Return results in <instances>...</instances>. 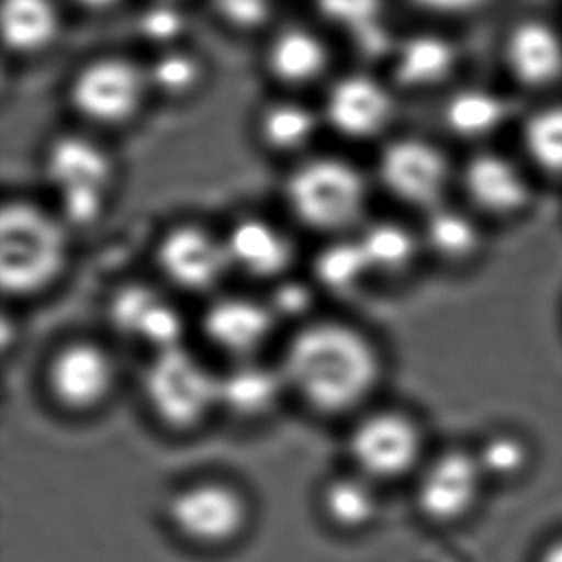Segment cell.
Listing matches in <instances>:
<instances>
[{"label": "cell", "instance_id": "19", "mask_svg": "<svg viewBox=\"0 0 562 562\" xmlns=\"http://www.w3.org/2000/svg\"><path fill=\"white\" fill-rule=\"evenodd\" d=\"M369 279L373 273L356 235L327 238L313 258L312 281L327 294L351 296Z\"/></svg>", "mask_w": 562, "mask_h": 562}, {"label": "cell", "instance_id": "11", "mask_svg": "<svg viewBox=\"0 0 562 562\" xmlns=\"http://www.w3.org/2000/svg\"><path fill=\"white\" fill-rule=\"evenodd\" d=\"M279 325L266 297L240 292L213 294L200 315L205 342L231 363L259 358Z\"/></svg>", "mask_w": 562, "mask_h": 562}, {"label": "cell", "instance_id": "8", "mask_svg": "<svg viewBox=\"0 0 562 562\" xmlns=\"http://www.w3.org/2000/svg\"><path fill=\"white\" fill-rule=\"evenodd\" d=\"M148 92V76L122 58L87 64L69 85L71 110L89 127L117 130L137 117Z\"/></svg>", "mask_w": 562, "mask_h": 562}, {"label": "cell", "instance_id": "32", "mask_svg": "<svg viewBox=\"0 0 562 562\" xmlns=\"http://www.w3.org/2000/svg\"><path fill=\"white\" fill-rule=\"evenodd\" d=\"M480 469L497 476H510L525 464V448L510 438H497L490 441L480 459Z\"/></svg>", "mask_w": 562, "mask_h": 562}, {"label": "cell", "instance_id": "14", "mask_svg": "<svg viewBox=\"0 0 562 562\" xmlns=\"http://www.w3.org/2000/svg\"><path fill=\"white\" fill-rule=\"evenodd\" d=\"M321 115L325 130L344 140L369 143L387 130L394 117V99L371 77H342L328 89Z\"/></svg>", "mask_w": 562, "mask_h": 562}, {"label": "cell", "instance_id": "15", "mask_svg": "<svg viewBox=\"0 0 562 562\" xmlns=\"http://www.w3.org/2000/svg\"><path fill=\"white\" fill-rule=\"evenodd\" d=\"M231 269L256 281L289 277L296 259L292 236L263 215H243L223 233Z\"/></svg>", "mask_w": 562, "mask_h": 562}, {"label": "cell", "instance_id": "34", "mask_svg": "<svg viewBox=\"0 0 562 562\" xmlns=\"http://www.w3.org/2000/svg\"><path fill=\"white\" fill-rule=\"evenodd\" d=\"M215 4L228 22L243 27L258 25L269 12V0H215Z\"/></svg>", "mask_w": 562, "mask_h": 562}, {"label": "cell", "instance_id": "7", "mask_svg": "<svg viewBox=\"0 0 562 562\" xmlns=\"http://www.w3.org/2000/svg\"><path fill=\"white\" fill-rule=\"evenodd\" d=\"M154 263L169 289L190 296L217 294L233 273L223 233L200 223H177L158 238Z\"/></svg>", "mask_w": 562, "mask_h": 562}, {"label": "cell", "instance_id": "37", "mask_svg": "<svg viewBox=\"0 0 562 562\" xmlns=\"http://www.w3.org/2000/svg\"><path fill=\"white\" fill-rule=\"evenodd\" d=\"M540 562H562V540H557L555 543H551V546L543 551Z\"/></svg>", "mask_w": 562, "mask_h": 562}, {"label": "cell", "instance_id": "4", "mask_svg": "<svg viewBox=\"0 0 562 562\" xmlns=\"http://www.w3.org/2000/svg\"><path fill=\"white\" fill-rule=\"evenodd\" d=\"M43 176L54 210L71 231L97 225L112 204L117 164L108 146L89 133H60L43 153Z\"/></svg>", "mask_w": 562, "mask_h": 562}, {"label": "cell", "instance_id": "38", "mask_svg": "<svg viewBox=\"0 0 562 562\" xmlns=\"http://www.w3.org/2000/svg\"><path fill=\"white\" fill-rule=\"evenodd\" d=\"M79 2H83V4H87V7H106V4H110V2H114V0H79Z\"/></svg>", "mask_w": 562, "mask_h": 562}, {"label": "cell", "instance_id": "33", "mask_svg": "<svg viewBox=\"0 0 562 562\" xmlns=\"http://www.w3.org/2000/svg\"><path fill=\"white\" fill-rule=\"evenodd\" d=\"M317 4L328 18L363 27L379 14L380 0H317Z\"/></svg>", "mask_w": 562, "mask_h": 562}, {"label": "cell", "instance_id": "31", "mask_svg": "<svg viewBox=\"0 0 562 562\" xmlns=\"http://www.w3.org/2000/svg\"><path fill=\"white\" fill-rule=\"evenodd\" d=\"M200 79L196 61L184 54H169L154 64L148 83L169 97H183Z\"/></svg>", "mask_w": 562, "mask_h": 562}, {"label": "cell", "instance_id": "5", "mask_svg": "<svg viewBox=\"0 0 562 562\" xmlns=\"http://www.w3.org/2000/svg\"><path fill=\"white\" fill-rule=\"evenodd\" d=\"M140 395L166 430L196 432L220 411V371L184 344L156 351L143 367Z\"/></svg>", "mask_w": 562, "mask_h": 562}, {"label": "cell", "instance_id": "16", "mask_svg": "<svg viewBox=\"0 0 562 562\" xmlns=\"http://www.w3.org/2000/svg\"><path fill=\"white\" fill-rule=\"evenodd\" d=\"M289 394L279 363L246 359L220 371V411L243 423L269 417Z\"/></svg>", "mask_w": 562, "mask_h": 562}, {"label": "cell", "instance_id": "17", "mask_svg": "<svg viewBox=\"0 0 562 562\" xmlns=\"http://www.w3.org/2000/svg\"><path fill=\"white\" fill-rule=\"evenodd\" d=\"M480 464L464 453H448L426 469L418 484V509L434 522L464 517L479 497Z\"/></svg>", "mask_w": 562, "mask_h": 562}, {"label": "cell", "instance_id": "22", "mask_svg": "<svg viewBox=\"0 0 562 562\" xmlns=\"http://www.w3.org/2000/svg\"><path fill=\"white\" fill-rule=\"evenodd\" d=\"M353 235L366 254L373 277L400 273L409 266L417 251L415 236L395 221L367 220Z\"/></svg>", "mask_w": 562, "mask_h": 562}, {"label": "cell", "instance_id": "6", "mask_svg": "<svg viewBox=\"0 0 562 562\" xmlns=\"http://www.w3.org/2000/svg\"><path fill=\"white\" fill-rule=\"evenodd\" d=\"M120 382V366L106 344L69 338L48 356L43 371L48 400L69 415H89L110 403Z\"/></svg>", "mask_w": 562, "mask_h": 562}, {"label": "cell", "instance_id": "23", "mask_svg": "<svg viewBox=\"0 0 562 562\" xmlns=\"http://www.w3.org/2000/svg\"><path fill=\"white\" fill-rule=\"evenodd\" d=\"M327 68V50L307 31H286L274 41L269 69L284 85L312 83Z\"/></svg>", "mask_w": 562, "mask_h": 562}, {"label": "cell", "instance_id": "2", "mask_svg": "<svg viewBox=\"0 0 562 562\" xmlns=\"http://www.w3.org/2000/svg\"><path fill=\"white\" fill-rule=\"evenodd\" d=\"M71 228L53 205L10 198L0 210V286L8 297L45 294L60 281L71 254Z\"/></svg>", "mask_w": 562, "mask_h": 562}, {"label": "cell", "instance_id": "30", "mask_svg": "<svg viewBox=\"0 0 562 562\" xmlns=\"http://www.w3.org/2000/svg\"><path fill=\"white\" fill-rule=\"evenodd\" d=\"M533 158L546 168L562 171V108L536 115L528 127Z\"/></svg>", "mask_w": 562, "mask_h": 562}, {"label": "cell", "instance_id": "27", "mask_svg": "<svg viewBox=\"0 0 562 562\" xmlns=\"http://www.w3.org/2000/svg\"><path fill=\"white\" fill-rule=\"evenodd\" d=\"M426 238L434 250L456 258L471 251L476 244V231L461 213L446 207H432L426 221Z\"/></svg>", "mask_w": 562, "mask_h": 562}, {"label": "cell", "instance_id": "9", "mask_svg": "<svg viewBox=\"0 0 562 562\" xmlns=\"http://www.w3.org/2000/svg\"><path fill=\"white\" fill-rule=\"evenodd\" d=\"M348 451L366 479H400L418 461L420 434L400 411H363L351 426Z\"/></svg>", "mask_w": 562, "mask_h": 562}, {"label": "cell", "instance_id": "28", "mask_svg": "<svg viewBox=\"0 0 562 562\" xmlns=\"http://www.w3.org/2000/svg\"><path fill=\"white\" fill-rule=\"evenodd\" d=\"M499 117V102L484 92H461L446 108L449 127L463 135H479L492 130Z\"/></svg>", "mask_w": 562, "mask_h": 562}, {"label": "cell", "instance_id": "3", "mask_svg": "<svg viewBox=\"0 0 562 562\" xmlns=\"http://www.w3.org/2000/svg\"><path fill=\"white\" fill-rule=\"evenodd\" d=\"M371 181L358 164L336 154H307L282 184L290 215L317 235H353L367 221Z\"/></svg>", "mask_w": 562, "mask_h": 562}, {"label": "cell", "instance_id": "20", "mask_svg": "<svg viewBox=\"0 0 562 562\" xmlns=\"http://www.w3.org/2000/svg\"><path fill=\"white\" fill-rule=\"evenodd\" d=\"M510 68L526 83H548L562 69V45L541 23H526L509 41Z\"/></svg>", "mask_w": 562, "mask_h": 562}, {"label": "cell", "instance_id": "10", "mask_svg": "<svg viewBox=\"0 0 562 562\" xmlns=\"http://www.w3.org/2000/svg\"><path fill=\"white\" fill-rule=\"evenodd\" d=\"M248 520L243 494L225 482H196L179 490L169 502V522L181 538L220 548L235 541Z\"/></svg>", "mask_w": 562, "mask_h": 562}, {"label": "cell", "instance_id": "26", "mask_svg": "<svg viewBox=\"0 0 562 562\" xmlns=\"http://www.w3.org/2000/svg\"><path fill=\"white\" fill-rule=\"evenodd\" d=\"M451 64L453 54L446 43L438 38H415L403 46L395 66V77L405 87L430 85L440 81Z\"/></svg>", "mask_w": 562, "mask_h": 562}, {"label": "cell", "instance_id": "21", "mask_svg": "<svg viewBox=\"0 0 562 562\" xmlns=\"http://www.w3.org/2000/svg\"><path fill=\"white\" fill-rule=\"evenodd\" d=\"M321 503L328 520L342 530L367 528L379 513L373 480L359 472L328 480Z\"/></svg>", "mask_w": 562, "mask_h": 562}, {"label": "cell", "instance_id": "12", "mask_svg": "<svg viewBox=\"0 0 562 562\" xmlns=\"http://www.w3.org/2000/svg\"><path fill=\"white\" fill-rule=\"evenodd\" d=\"M108 323L127 342L150 353L184 344L183 313L148 282H127L108 300Z\"/></svg>", "mask_w": 562, "mask_h": 562}, {"label": "cell", "instance_id": "35", "mask_svg": "<svg viewBox=\"0 0 562 562\" xmlns=\"http://www.w3.org/2000/svg\"><path fill=\"white\" fill-rule=\"evenodd\" d=\"M143 31H145V35L156 38V41L176 37L177 33L181 31V18L168 8L153 10L143 20Z\"/></svg>", "mask_w": 562, "mask_h": 562}, {"label": "cell", "instance_id": "18", "mask_svg": "<svg viewBox=\"0 0 562 562\" xmlns=\"http://www.w3.org/2000/svg\"><path fill=\"white\" fill-rule=\"evenodd\" d=\"M325 130L323 115L297 100H274L259 110L254 131L259 145L274 156L300 160Z\"/></svg>", "mask_w": 562, "mask_h": 562}, {"label": "cell", "instance_id": "29", "mask_svg": "<svg viewBox=\"0 0 562 562\" xmlns=\"http://www.w3.org/2000/svg\"><path fill=\"white\" fill-rule=\"evenodd\" d=\"M271 286L273 290L266 300L279 323L292 321L296 325H304L312 319L310 312L315 304V282L302 281L289 274L271 282Z\"/></svg>", "mask_w": 562, "mask_h": 562}, {"label": "cell", "instance_id": "25", "mask_svg": "<svg viewBox=\"0 0 562 562\" xmlns=\"http://www.w3.org/2000/svg\"><path fill=\"white\" fill-rule=\"evenodd\" d=\"M467 184L480 204L492 210H513L525 202L526 187L509 161L480 156L467 169Z\"/></svg>", "mask_w": 562, "mask_h": 562}, {"label": "cell", "instance_id": "36", "mask_svg": "<svg viewBox=\"0 0 562 562\" xmlns=\"http://www.w3.org/2000/svg\"><path fill=\"white\" fill-rule=\"evenodd\" d=\"M420 7L430 8V10H440V12H461L469 8L479 7L486 0H417Z\"/></svg>", "mask_w": 562, "mask_h": 562}, {"label": "cell", "instance_id": "13", "mask_svg": "<svg viewBox=\"0 0 562 562\" xmlns=\"http://www.w3.org/2000/svg\"><path fill=\"white\" fill-rule=\"evenodd\" d=\"M376 179L387 194L405 204L436 207L448 181L446 160L420 138H394L382 146Z\"/></svg>", "mask_w": 562, "mask_h": 562}, {"label": "cell", "instance_id": "1", "mask_svg": "<svg viewBox=\"0 0 562 562\" xmlns=\"http://www.w3.org/2000/svg\"><path fill=\"white\" fill-rule=\"evenodd\" d=\"M277 363L289 394L323 418L363 413L382 379V358L373 338L342 319L297 325Z\"/></svg>", "mask_w": 562, "mask_h": 562}, {"label": "cell", "instance_id": "24", "mask_svg": "<svg viewBox=\"0 0 562 562\" xmlns=\"http://www.w3.org/2000/svg\"><path fill=\"white\" fill-rule=\"evenodd\" d=\"M0 22L4 43L18 53L48 45L58 30V18L48 0H4Z\"/></svg>", "mask_w": 562, "mask_h": 562}]
</instances>
